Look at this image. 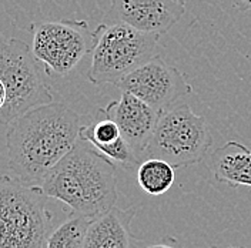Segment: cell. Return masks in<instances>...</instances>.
I'll return each instance as SVG.
<instances>
[{
    "label": "cell",
    "instance_id": "cell-9",
    "mask_svg": "<svg viewBox=\"0 0 251 248\" xmlns=\"http://www.w3.org/2000/svg\"><path fill=\"white\" fill-rule=\"evenodd\" d=\"M184 12V4L177 0H111L107 20L160 36L170 30Z\"/></svg>",
    "mask_w": 251,
    "mask_h": 248
},
{
    "label": "cell",
    "instance_id": "cell-19",
    "mask_svg": "<svg viewBox=\"0 0 251 248\" xmlns=\"http://www.w3.org/2000/svg\"><path fill=\"white\" fill-rule=\"evenodd\" d=\"M177 1H178V3H181V4H186V1H187V0H177Z\"/></svg>",
    "mask_w": 251,
    "mask_h": 248
},
{
    "label": "cell",
    "instance_id": "cell-6",
    "mask_svg": "<svg viewBox=\"0 0 251 248\" xmlns=\"http://www.w3.org/2000/svg\"><path fill=\"white\" fill-rule=\"evenodd\" d=\"M213 144L205 119L193 113L187 104L163 111L144 157L169 161L174 169L200 163Z\"/></svg>",
    "mask_w": 251,
    "mask_h": 248
},
{
    "label": "cell",
    "instance_id": "cell-8",
    "mask_svg": "<svg viewBox=\"0 0 251 248\" xmlns=\"http://www.w3.org/2000/svg\"><path fill=\"white\" fill-rule=\"evenodd\" d=\"M117 87L134 94L158 111H166L193 93L184 74L157 56L126 76Z\"/></svg>",
    "mask_w": 251,
    "mask_h": 248
},
{
    "label": "cell",
    "instance_id": "cell-16",
    "mask_svg": "<svg viewBox=\"0 0 251 248\" xmlns=\"http://www.w3.org/2000/svg\"><path fill=\"white\" fill-rule=\"evenodd\" d=\"M235 9L241 12H249L251 10V0H231Z\"/></svg>",
    "mask_w": 251,
    "mask_h": 248
},
{
    "label": "cell",
    "instance_id": "cell-1",
    "mask_svg": "<svg viewBox=\"0 0 251 248\" xmlns=\"http://www.w3.org/2000/svg\"><path fill=\"white\" fill-rule=\"evenodd\" d=\"M80 116L64 103H50L17 117L6 130L4 167L25 186H42L80 139Z\"/></svg>",
    "mask_w": 251,
    "mask_h": 248
},
{
    "label": "cell",
    "instance_id": "cell-11",
    "mask_svg": "<svg viewBox=\"0 0 251 248\" xmlns=\"http://www.w3.org/2000/svg\"><path fill=\"white\" fill-rule=\"evenodd\" d=\"M80 136L123 169H134L140 164V157L126 141L120 127L106 114L103 107L97 110L92 123L81 127Z\"/></svg>",
    "mask_w": 251,
    "mask_h": 248
},
{
    "label": "cell",
    "instance_id": "cell-17",
    "mask_svg": "<svg viewBox=\"0 0 251 248\" xmlns=\"http://www.w3.org/2000/svg\"><path fill=\"white\" fill-rule=\"evenodd\" d=\"M144 248H180L176 243H173V241H169V243H166V241H163V243H154V244H150V246H147V247Z\"/></svg>",
    "mask_w": 251,
    "mask_h": 248
},
{
    "label": "cell",
    "instance_id": "cell-18",
    "mask_svg": "<svg viewBox=\"0 0 251 248\" xmlns=\"http://www.w3.org/2000/svg\"><path fill=\"white\" fill-rule=\"evenodd\" d=\"M211 248H219V247H211ZM221 248H246V247H241V246H228V247H221Z\"/></svg>",
    "mask_w": 251,
    "mask_h": 248
},
{
    "label": "cell",
    "instance_id": "cell-12",
    "mask_svg": "<svg viewBox=\"0 0 251 248\" xmlns=\"http://www.w3.org/2000/svg\"><path fill=\"white\" fill-rule=\"evenodd\" d=\"M134 217V207L127 210L113 207L96 217L87 230L84 248H140V241L131 233Z\"/></svg>",
    "mask_w": 251,
    "mask_h": 248
},
{
    "label": "cell",
    "instance_id": "cell-10",
    "mask_svg": "<svg viewBox=\"0 0 251 248\" xmlns=\"http://www.w3.org/2000/svg\"><path fill=\"white\" fill-rule=\"evenodd\" d=\"M103 110L117 123L125 140L141 160L163 113L127 92H123L120 100L110 101Z\"/></svg>",
    "mask_w": 251,
    "mask_h": 248
},
{
    "label": "cell",
    "instance_id": "cell-2",
    "mask_svg": "<svg viewBox=\"0 0 251 248\" xmlns=\"http://www.w3.org/2000/svg\"><path fill=\"white\" fill-rule=\"evenodd\" d=\"M40 187L50 198L64 202L70 216L100 217L117 201L114 163L81 136Z\"/></svg>",
    "mask_w": 251,
    "mask_h": 248
},
{
    "label": "cell",
    "instance_id": "cell-13",
    "mask_svg": "<svg viewBox=\"0 0 251 248\" xmlns=\"http://www.w3.org/2000/svg\"><path fill=\"white\" fill-rule=\"evenodd\" d=\"M208 167L221 184L251 187V150L238 141H227L214 150Z\"/></svg>",
    "mask_w": 251,
    "mask_h": 248
},
{
    "label": "cell",
    "instance_id": "cell-3",
    "mask_svg": "<svg viewBox=\"0 0 251 248\" xmlns=\"http://www.w3.org/2000/svg\"><path fill=\"white\" fill-rule=\"evenodd\" d=\"M49 196L9 174L0 180V248H47L53 233Z\"/></svg>",
    "mask_w": 251,
    "mask_h": 248
},
{
    "label": "cell",
    "instance_id": "cell-7",
    "mask_svg": "<svg viewBox=\"0 0 251 248\" xmlns=\"http://www.w3.org/2000/svg\"><path fill=\"white\" fill-rule=\"evenodd\" d=\"M33 53L49 76L69 74L94 49V31L84 20L37 22L31 25Z\"/></svg>",
    "mask_w": 251,
    "mask_h": 248
},
{
    "label": "cell",
    "instance_id": "cell-5",
    "mask_svg": "<svg viewBox=\"0 0 251 248\" xmlns=\"http://www.w3.org/2000/svg\"><path fill=\"white\" fill-rule=\"evenodd\" d=\"M92 66L87 78L96 86L119 84L126 76L158 56V36L126 23H103L94 30Z\"/></svg>",
    "mask_w": 251,
    "mask_h": 248
},
{
    "label": "cell",
    "instance_id": "cell-14",
    "mask_svg": "<svg viewBox=\"0 0 251 248\" xmlns=\"http://www.w3.org/2000/svg\"><path fill=\"white\" fill-rule=\"evenodd\" d=\"M169 161L157 157H147L139 164L137 184L149 196H163L174 184L176 173Z\"/></svg>",
    "mask_w": 251,
    "mask_h": 248
},
{
    "label": "cell",
    "instance_id": "cell-15",
    "mask_svg": "<svg viewBox=\"0 0 251 248\" xmlns=\"http://www.w3.org/2000/svg\"><path fill=\"white\" fill-rule=\"evenodd\" d=\"M94 218L70 216L49 238L47 248H84L87 230Z\"/></svg>",
    "mask_w": 251,
    "mask_h": 248
},
{
    "label": "cell",
    "instance_id": "cell-4",
    "mask_svg": "<svg viewBox=\"0 0 251 248\" xmlns=\"http://www.w3.org/2000/svg\"><path fill=\"white\" fill-rule=\"evenodd\" d=\"M0 119L4 125L54 101L43 70L27 43L4 39L0 50Z\"/></svg>",
    "mask_w": 251,
    "mask_h": 248
}]
</instances>
